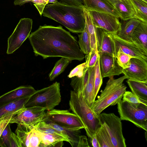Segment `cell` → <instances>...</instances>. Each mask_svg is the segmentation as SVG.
I'll list each match as a JSON object with an SVG mask.
<instances>
[{"mask_svg": "<svg viewBox=\"0 0 147 147\" xmlns=\"http://www.w3.org/2000/svg\"><path fill=\"white\" fill-rule=\"evenodd\" d=\"M28 38L36 56L43 59L60 57L80 61L85 58L76 38L61 26H40Z\"/></svg>", "mask_w": 147, "mask_h": 147, "instance_id": "obj_1", "label": "cell"}, {"mask_svg": "<svg viewBox=\"0 0 147 147\" xmlns=\"http://www.w3.org/2000/svg\"><path fill=\"white\" fill-rule=\"evenodd\" d=\"M84 7L59 2L56 3H48L42 15L61 24L72 32L81 33L84 31L86 24Z\"/></svg>", "mask_w": 147, "mask_h": 147, "instance_id": "obj_2", "label": "cell"}, {"mask_svg": "<svg viewBox=\"0 0 147 147\" xmlns=\"http://www.w3.org/2000/svg\"><path fill=\"white\" fill-rule=\"evenodd\" d=\"M69 105L70 109L82 123L87 136L91 138L101 126L98 116L87 104L82 92L79 94L71 90Z\"/></svg>", "mask_w": 147, "mask_h": 147, "instance_id": "obj_3", "label": "cell"}, {"mask_svg": "<svg viewBox=\"0 0 147 147\" xmlns=\"http://www.w3.org/2000/svg\"><path fill=\"white\" fill-rule=\"evenodd\" d=\"M109 78L104 89L91 107L98 116L108 107L115 105L119 102L126 91L127 87L123 83L126 79L125 75L116 79H114L113 76Z\"/></svg>", "mask_w": 147, "mask_h": 147, "instance_id": "obj_4", "label": "cell"}, {"mask_svg": "<svg viewBox=\"0 0 147 147\" xmlns=\"http://www.w3.org/2000/svg\"><path fill=\"white\" fill-rule=\"evenodd\" d=\"M61 100L60 84L56 82L49 86L36 90L29 97L24 106L40 107L48 111L58 105Z\"/></svg>", "mask_w": 147, "mask_h": 147, "instance_id": "obj_5", "label": "cell"}, {"mask_svg": "<svg viewBox=\"0 0 147 147\" xmlns=\"http://www.w3.org/2000/svg\"><path fill=\"white\" fill-rule=\"evenodd\" d=\"M121 120L129 121L147 131V105L121 100L117 104Z\"/></svg>", "mask_w": 147, "mask_h": 147, "instance_id": "obj_6", "label": "cell"}, {"mask_svg": "<svg viewBox=\"0 0 147 147\" xmlns=\"http://www.w3.org/2000/svg\"><path fill=\"white\" fill-rule=\"evenodd\" d=\"M98 117L100 125L109 134L114 147H126L120 118L113 113H100Z\"/></svg>", "mask_w": 147, "mask_h": 147, "instance_id": "obj_7", "label": "cell"}, {"mask_svg": "<svg viewBox=\"0 0 147 147\" xmlns=\"http://www.w3.org/2000/svg\"><path fill=\"white\" fill-rule=\"evenodd\" d=\"M43 121L55 123L62 127L72 130L84 129V126L78 117L67 110L53 109L48 111Z\"/></svg>", "mask_w": 147, "mask_h": 147, "instance_id": "obj_8", "label": "cell"}, {"mask_svg": "<svg viewBox=\"0 0 147 147\" xmlns=\"http://www.w3.org/2000/svg\"><path fill=\"white\" fill-rule=\"evenodd\" d=\"M45 115V110L43 108L38 107H25L12 117L9 123L19 124L31 130L37 128Z\"/></svg>", "mask_w": 147, "mask_h": 147, "instance_id": "obj_9", "label": "cell"}, {"mask_svg": "<svg viewBox=\"0 0 147 147\" xmlns=\"http://www.w3.org/2000/svg\"><path fill=\"white\" fill-rule=\"evenodd\" d=\"M33 21L30 18L21 19L7 40V53L12 54L28 38L31 32Z\"/></svg>", "mask_w": 147, "mask_h": 147, "instance_id": "obj_10", "label": "cell"}, {"mask_svg": "<svg viewBox=\"0 0 147 147\" xmlns=\"http://www.w3.org/2000/svg\"><path fill=\"white\" fill-rule=\"evenodd\" d=\"M113 42L116 57L119 50L133 57L147 62V51L141 48L134 43L122 39L117 34L108 32Z\"/></svg>", "mask_w": 147, "mask_h": 147, "instance_id": "obj_11", "label": "cell"}, {"mask_svg": "<svg viewBox=\"0 0 147 147\" xmlns=\"http://www.w3.org/2000/svg\"><path fill=\"white\" fill-rule=\"evenodd\" d=\"M89 11L96 28L117 34L121 30V24L117 17L107 13Z\"/></svg>", "mask_w": 147, "mask_h": 147, "instance_id": "obj_12", "label": "cell"}, {"mask_svg": "<svg viewBox=\"0 0 147 147\" xmlns=\"http://www.w3.org/2000/svg\"><path fill=\"white\" fill-rule=\"evenodd\" d=\"M122 72L127 79L147 82V62L132 57L129 67L123 69Z\"/></svg>", "mask_w": 147, "mask_h": 147, "instance_id": "obj_13", "label": "cell"}, {"mask_svg": "<svg viewBox=\"0 0 147 147\" xmlns=\"http://www.w3.org/2000/svg\"><path fill=\"white\" fill-rule=\"evenodd\" d=\"M100 70L102 78L123 74V69L118 65L116 57L109 53H99Z\"/></svg>", "mask_w": 147, "mask_h": 147, "instance_id": "obj_14", "label": "cell"}, {"mask_svg": "<svg viewBox=\"0 0 147 147\" xmlns=\"http://www.w3.org/2000/svg\"><path fill=\"white\" fill-rule=\"evenodd\" d=\"M51 126L61 132L68 140V142L73 147H89L86 136L82 135L80 130H72L60 126L51 122H46Z\"/></svg>", "mask_w": 147, "mask_h": 147, "instance_id": "obj_15", "label": "cell"}, {"mask_svg": "<svg viewBox=\"0 0 147 147\" xmlns=\"http://www.w3.org/2000/svg\"><path fill=\"white\" fill-rule=\"evenodd\" d=\"M30 85L20 86L0 96V106L24 97L30 96L36 91Z\"/></svg>", "mask_w": 147, "mask_h": 147, "instance_id": "obj_16", "label": "cell"}, {"mask_svg": "<svg viewBox=\"0 0 147 147\" xmlns=\"http://www.w3.org/2000/svg\"><path fill=\"white\" fill-rule=\"evenodd\" d=\"M83 0L84 7L89 11L107 13L120 17L114 7L107 0Z\"/></svg>", "mask_w": 147, "mask_h": 147, "instance_id": "obj_17", "label": "cell"}, {"mask_svg": "<svg viewBox=\"0 0 147 147\" xmlns=\"http://www.w3.org/2000/svg\"><path fill=\"white\" fill-rule=\"evenodd\" d=\"M97 49L98 53H106L115 56L113 42L108 32L100 28H96Z\"/></svg>", "mask_w": 147, "mask_h": 147, "instance_id": "obj_18", "label": "cell"}, {"mask_svg": "<svg viewBox=\"0 0 147 147\" xmlns=\"http://www.w3.org/2000/svg\"><path fill=\"white\" fill-rule=\"evenodd\" d=\"M113 6L122 20L125 21L136 18L135 11L130 0H120Z\"/></svg>", "mask_w": 147, "mask_h": 147, "instance_id": "obj_19", "label": "cell"}, {"mask_svg": "<svg viewBox=\"0 0 147 147\" xmlns=\"http://www.w3.org/2000/svg\"><path fill=\"white\" fill-rule=\"evenodd\" d=\"M133 43L147 51V24L141 22L135 28L132 35Z\"/></svg>", "mask_w": 147, "mask_h": 147, "instance_id": "obj_20", "label": "cell"}, {"mask_svg": "<svg viewBox=\"0 0 147 147\" xmlns=\"http://www.w3.org/2000/svg\"><path fill=\"white\" fill-rule=\"evenodd\" d=\"M38 131L42 140L40 147H61L63 144V141L68 142V140L63 136L46 134Z\"/></svg>", "mask_w": 147, "mask_h": 147, "instance_id": "obj_21", "label": "cell"}, {"mask_svg": "<svg viewBox=\"0 0 147 147\" xmlns=\"http://www.w3.org/2000/svg\"><path fill=\"white\" fill-rule=\"evenodd\" d=\"M89 78L83 94L85 101L91 108L95 100L94 98L95 66L89 67Z\"/></svg>", "mask_w": 147, "mask_h": 147, "instance_id": "obj_22", "label": "cell"}, {"mask_svg": "<svg viewBox=\"0 0 147 147\" xmlns=\"http://www.w3.org/2000/svg\"><path fill=\"white\" fill-rule=\"evenodd\" d=\"M142 22L138 19L134 18L129 20L122 26L117 35L120 38L133 42L132 35L135 28Z\"/></svg>", "mask_w": 147, "mask_h": 147, "instance_id": "obj_23", "label": "cell"}, {"mask_svg": "<svg viewBox=\"0 0 147 147\" xmlns=\"http://www.w3.org/2000/svg\"><path fill=\"white\" fill-rule=\"evenodd\" d=\"M30 96L23 97L0 106V118L10 113L18 112L25 108L24 105Z\"/></svg>", "mask_w": 147, "mask_h": 147, "instance_id": "obj_24", "label": "cell"}, {"mask_svg": "<svg viewBox=\"0 0 147 147\" xmlns=\"http://www.w3.org/2000/svg\"><path fill=\"white\" fill-rule=\"evenodd\" d=\"M83 10L86 24L90 37L91 49L98 50L96 28L93 22L89 11L84 7Z\"/></svg>", "mask_w": 147, "mask_h": 147, "instance_id": "obj_25", "label": "cell"}, {"mask_svg": "<svg viewBox=\"0 0 147 147\" xmlns=\"http://www.w3.org/2000/svg\"><path fill=\"white\" fill-rule=\"evenodd\" d=\"M126 82L133 93L140 98L147 101V82L128 79Z\"/></svg>", "mask_w": 147, "mask_h": 147, "instance_id": "obj_26", "label": "cell"}, {"mask_svg": "<svg viewBox=\"0 0 147 147\" xmlns=\"http://www.w3.org/2000/svg\"><path fill=\"white\" fill-rule=\"evenodd\" d=\"M89 74V67H86L82 76H75L71 78L70 85L74 91L79 94L83 92L88 81Z\"/></svg>", "mask_w": 147, "mask_h": 147, "instance_id": "obj_27", "label": "cell"}, {"mask_svg": "<svg viewBox=\"0 0 147 147\" xmlns=\"http://www.w3.org/2000/svg\"><path fill=\"white\" fill-rule=\"evenodd\" d=\"M135 11L136 18L147 24V2L143 0H130Z\"/></svg>", "mask_w": 147, "mask_h": 147, "instance_id": "obj_28", "label": "cell"}, {"mask_svg": "<svg viewBox=\"0 0 147 147\" xmlns=\"http://www.w3.org/2000/svg\"><path fill=\"white\" fill-rule=\"evenodd\" d=\"M78 43L80 50L84 54H88L91 50L90 36L86 24L84 31L78 35Z\"/></svg>", "mask_w": 147, "mask_h": 147, "instance_id": "obj_29", "label": "cell"}, {"mask_svg": "<svg viewBox=\"0 0 147 147\" xmlns=\"http://www.w3.org/2000/svg\"><path fill=\"white\" fill-rule=\"evenodd\" d=\"M71 61L68 59L61 57L55 63L53 68L49 75L50 80H53L62 73Z\"/></svg>", "mask_w": 147, "mask_h": 147, "instance_id": "obj_30", "label": "cell"}, {"mask_svg": "<svg viewBox=\"0 0 147 147\" xmlns=\"http://www.w3.org/2000/svg\"><path fill=\"white\" fill-rule=\"evenodd\" d=\"M95 134L100 147H114L109 134L103 126L101 125Z\"/></svg>", "mask_w": 147, "mask_h": 147, "instance_id": "obj_31", "label": "cell"}, {"mask_svg": "<svg viewBox=\"0 0 147 147\" xmlns=\"http://www.w3.org/2000/svg\"><path fill=\"white\" fill-rule=\"evenodd\" d=\"M94 98H95L102 82L100 66L99 56L95 65Z\"/></svg>", "mask_w": 147, "mask_h": 147, "instance_id": "obj_32", "label": "cell"}, {"mask_svg": "<svg viewBox=\"0 0 147 147\" xmlns=\"http://www.w3.org/2000/svg\"><path fill=\"white\" fill-rule=\"evenodd\" d=\"M116 57L118 65L123 69H125L129 67L130 64L131 59L133 57L120 50H119L117 52Z\"/></svg>", "mask_w": 147, "mask_h": 147, "instance_id": "obj_33", "label": "cell"}, {"mask_svg": "<svg viewBox=\"0 0 147 147\" xmlns=\"http://www.w3.org/2000/svg\"><path fill=\"white\" fill-rule=\"evenodd\" d=\"M36 129L42 133L45 134H57L63 136L67 139L61 132L52 127L49 124L43 120L40 123Z\"/></svg>", "mask_w": 147, "mask_h": 147, "instance_id": "obj_34", "label": "cell"}, {"mask_svg": "<svg viewBox=\"0 0 147 147\" xmlns=\"http://www.w3.org/2000/svg\"><path fill=\"white\" fill-rule=\"evenodd\" d=\"M99 56L98 50L91 49L90 53L85 56L86 67H90L94 66Z\"/></svg>", "mask_w": 147, "mask_h": 147, "instance_id": "obj_35", "label": "cell"}, {"mask_svg": "<svg viewBox=\"0 0 147 147\" xmlns=\"http://www.w3.org/2000/svg\"><path fill=\"white\" fill-rule=\"evenodd\" d=\"M29 140V147H40L42 140L38 131L36 129L31 130Z\"/></svg>", "mask_w": 147, "mask_h": 147, "instance_id": "obj_36", "label": "cell"}, {"mask_svg": "<svg viewBox=\"0 0 147 147\" xmlns=\"http://www.w3.org/2000/svg\"><path fill=\"white\" fill-rule=\"evenodd\" d=\"M122 100L134 103H141L147 105V101L142 99L130 91H126L123 96Z\"/></svg>", "mask_w": 147, "mask_h": 147, "instance_id": "obj_37", "label": "cell"}, {"mask_svg": "<svg viewBox=\"0 0 147 147\" xmlns=\"http://www.w3.org/2000/svg\"><path fill=\"white\" fill-rule=\"evenodd\" d=\"M20 111L9 113L0 118V138L3 131L8 124L9 123L12 117Z\"/></svg>", "mask_w": 147, "mask_h": 147, "instance_id": "obj_38", "label": "cell"}, {"mask_svg": "<svg viewBox=\"0 0 147 147\" xmlns=\"http://www.w3.org/2000/svg\"><path fill=\"white\" fill-rule=\"evenodd\" d=\"M86 67L85 62L77 65L71 70L68 76V77L71 78L75 76L78 77L82 76L83 75Z\"/></svg>", "mask_w": 147, "mask_h": 147, "instance_id": "obj_39", "label": "cell"}, {"mask_svg": "<svg viewBox=\"0 0 147 147\" xmlns=\"http://www.w3.org/2000/svg\"><path fill=\"white\" fill-rule=\"evenodd\" d=\"M11 130L9 123L3 131L0 138L5 147H10L9 138Z\"/></svg>", "mask_w": 147, "mask_h": 147, "instance_id": "obj_40", "label": "cell"}, {"mask_svg": "<svg viewBox=\"0 0 147 147\" xmlns=\"http://www.w3.org/2000/svg\"><path fill=\"white\" fill-rule=\"evenodd\" d=\"M10 147H22L21 142L16 133L10 131L9 138Z\"/></svg>", "mask_w": 147, "mask_h": 147, "instance_id": "obj_41", "label": "cell"}, {"mask_svg": "<svg viewBox=\"0 0 147 147\" xmlns=\"http://www.w3.org/2000/svg\"><path fill=\"white\" fill-rule=\"evenodd\" d=\"M34 3V5L36 8L41 16L44 8L46 5L43 0H30Z\"/></svg>", "mask_w": 147, "mask_h": 147, "instance_id": "obj_42", "label": "cell"}, {"mask_svg": "<svg viewBox=\"0 0 147 147\" xmlns=\"http://www.w3.org/2000/svg\"><path fill=\"white\" fill-rule=\"evenodd\" d=\"M61 2L69 5L84 7L83 0H61Z\"/></svg>", "mask_w": 147, "mask_h": 147, "instance_id": "obj_43", "label": "cell"}, {"mask_svg": "<svg viewBox=\"0 0 147 147\" xmlns=\"http://www.w3.org/2000/svg\"><path fill=\"white\" fill-rule=\"evenodd\" d=\"M92 146L93 147H100V145L95 134L90 138Z\"/></svg>", "mask_w": 147, "mask_h": 147, "instance_id": "obj_44", "label": "cell"}, {"mask_svg": "<svg viewBox=\"0 0 147 147\" xmlns=\"http://www.w3.org/2000/svg\"><path fill=\"white\" fill-rule=\"evenodd\" d=\"M29 2H30V0H15L14 4L15 5H21Z\"/></svg>", "mask_w": 147, "mask_h": 147, "instance_id": "obj_45", "label": "cell"}, {"mask_svg": "<svg viewBox=\"0 0 147 147\" xmlns=\"http://www.w3.org/2000/svg\"><path fill=\"white\" fill-rule=\"evenodd\" d=\"M113 6L118 1L120 0H107Z\"/></svg>", "mask_w": 147, "mask_h": 147, "instance_id": "obj_46", "label": "cell"}, {"mask_svg": "<svg viewBox=\"0 0 147 147\" xmlns=\"http://www.w3.org/2000/svg\"><path fill=\"white\" fill-rule=\"evenodd\" d=\"M58 1L57 0H49L48 3H56Z\"/></svg>", "mask_w": 147, "mask_h": 147, "instance_id": "obj_47", "label": "cell"}, {"mask_svg": "<svg viewBox=\"0 0 147 147\" xmlns=\"http://www.w3.org/2000/svg\"><path fill=\"white\" fill-rule=\"evenodd\" d=\"M0 147H5L3 142L0 138Z\"/></svg>", "mask_w": 147, "mask_h": 147, "instance_id": "obj_48", "label": "cell"}, {"mask_svg": "<svg viewBox=\"0 0 147 147\" xmlns=\"http://www.w3.org/2000/svg\"><path fill=\"white\" fill-rule=\"evenodd\" d=\"M44 1L45 4L46 5L48 3L49 0H43Z\"/></svg>", "mask_w": 147, "mask_h": 147, "instance_id": "obj_49", "label": "cell"}, {"mask_svg": "<svg viewBox=\"0 0 147 147\" xmlns=\"http://www.w3.org/2000/svg\"><path fill=\"white\" fill-rule=\"evenodd\" d=\"M147 131H145V138H146V140H147Z\"/></svg>", "mask_w": 147, "mask_h": 147, "instance_id": "obj_50", "label": "cell"}, {"mask_svg": "<svg viewBox=\"0 0 147 147\" xmlns=\"http://www.w3.org/2000/svg\"><path fill=\"white\" fill-rule=\"evenodd\" d=\"M143 0L146 2H147V0Z\"/></svg>", "mask_w": 147, "mask_h": 147, "instance_id": "obj_51", "label": "cell"}]
</instances>
